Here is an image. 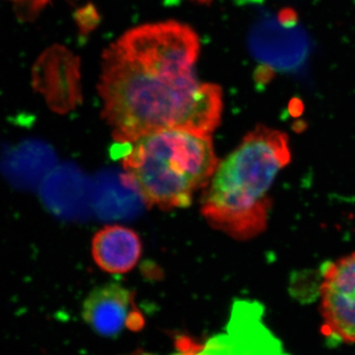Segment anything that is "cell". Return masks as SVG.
Masks as SVG:
<instances>
[{"mask_svg": "<svg viewBox=\"0 0 355 355\" xmlns=\"http://www.w3.org/2000/svg\"><path fill=\"white\" fill-rule=\"evenodd\" d=\"M291 161L288 135L258 125L217 166L200 198V214L216 230L248 241L268 227L275 178Z\"/></svg>", "mask_w": 355, "mask_h": 355, "instance_id": "2", "label": "cell"}, {"mask_svg": "<svg viewBox=\"0 0 355 355\" xmlns=\"http://www.w3.org/2000/svg\"><path fill=\"white\" fill-rule=\"evenodd\" d=\"M91 252L96 265L104 272L125 273L139 263L141 240L135 231L125 226H105L93 237Z\"/></svg>", "mask_w": 355, "mask_h": 355, "instance_id": "7", "label": "cell"}, {"mask_svg": "<svg viewBox=\"0 0 355 355\" xmlns=\"http://www.w3.org/2000/svg\"><path fill=\"white\" fill-rule=\"evenodd\" d=\"M320 295L322 333L336 342L355 343V253L324 266Z\"/></svg>", "mask_w": 355, "mask_h": 355, "instance_id": "4", "label": "cell"}, {"mask_svg": "<svg viewBox=\"0 0 355 355\" xmlns=\"http://www.w3.org/2000/svg\"><path fill=\"white\" fill-rule=\"evenodd\" d=\"M198 1H200V2H209V1H210V0H198Z\"/></svg>", "mask_w": 355, "mask_h": 355, "instance_id": "9", "label": "cell"}, {"mask_svg": "<svg viewBox=\"0 0 355 355\" xmlns=\"http://www.w3.org/2000/svg\"><path fill=\"white\" fill-rule=\"evenodd\" d=\"M121 158L125 184L149 207L184 209L209 184L219 160L211 135L184 130L148 133Z\"/></svg>", "mask_w": 355, "mask_h": 355, "instance_id": "3", "label": "cell"}, {"mask_svg": "<svg viewBox=\"0 0 355 355\" xmlns=\"http://www.w3.org/2000/svg\"><path fill=\"white\" fill-rule=\"evenodd\" d=\"M15 4L18 15L24 19H32L38 15L51 0H12Z\"/></svg>", "mask_w": 355, "mask_h": 355, "instance_id": "8", "label": "cell"}, {"mask_svg": "<svg viewBox=\"0 0 355 355\" xmlns=\"http://www.w3.org/2000/svg\"><path fill=\"white\" fill-rule=\"evenodd\" d=\"M79 58L64 46L48 49L33 69V85L46 104L58 114H67L83 102Z\"/></svg>", "mask_w": 355, "mask_h": 355, "instance_id": "5", "label": "cell"}, {"mask_svg": "<svg viewBox=\"0 0 355 355\" xmlns=\"http://www.w3.org/2000/svg\"><path fill=\"white\" fill-rule=\"evenodd\" d=\"M133 293L120 284H104L89 293L83 306L85 323L98 335L114 338L127 328L135 312Z\"/></svg>", "mask_w": 355, "mask_h": 355, "instance_id": "6", "label": "cell"}, {"mask_svg": "<svg viewBox=\"0 0 355 355\" xmlns=\"http://www.w3.org/2000/svg\"><path fill=\"white\" fill-rule=\"evenodd\" d=\"M198 51L197 34L175 21L139 26L105 51L98 89L116 141L163 130L214 133L222 91L196 78Z\"/></svg>", "mask_w": 355, "mask_h": 355, "instance_id": "1", "label": "cell"}]
</instances>
